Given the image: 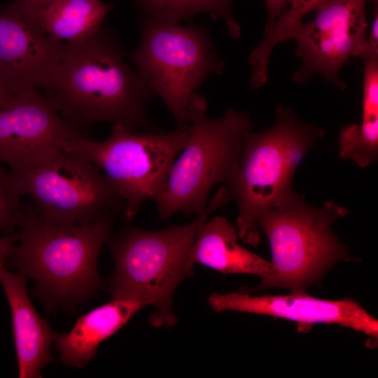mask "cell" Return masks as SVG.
Wrapping results in <instances>:
<instances>
[{"label": "cell", "instance_id": "3", "mask_svg": "<svg viewBox=\"0 0 378 378\" xmlns=\"http://www.w3.org/2000/svg\"><path fill=\"white\" fill-rule=\"evenodd\" d=\"M230 201L223 186L206 209L191 223L150 231L124 227L107 240L115 261L108 290L115 300L151 305L154 327L172 326L177 322L172 308L175 289L194 274L190 253L201 225Z\"/></svg>", "mask_w": 378, "mask_h": 378}, {"label": "cell", "instance_id": "17", "mask_svg": "<svg viewBox=\"0 0 378 378\" xmlns=\"http://www.w3.org/2000/svg\"><path fill=\"white\" fill-rule=\"evenodd\" d=\"M112 9L101 0H52L34 20L52 40L76 43L96 33Z\"/></svg>", "mask_w": 378, "mask_h": 378}, {"label": "cell", "instance_id": "24", "mask_svg": "<svg viewBox=\"0 0 378 378\" xmlns=\"http://www.w3.org/2000/svg\"><path fill=\"white\" fill-rule=\"evenodd\" d=\"M18 239V232L0 234V267L6 265L7 258L10 254Z\"/></svg>", "mask_w": 378, "mask_h": 378}, {"label": "cell", "instance_id": "8", "mask_svg": "<svg viewBox=\"0 0 378 378\" xmlns=\"http://www.w3.org/2000/svg\"><path fill=\"white\" fill-rule=\"evenodd\" d=\"M187 130L138 133L113 125L106 140L76 137L63 150L83 155L104 172L125 203L122 216L132 220L143 203L155 200L186 144Z\"/></svg>", "mask_w": 378, "mask_h": 378}, {"label": "cell", "instance_id": "15", "mask_svg": "<svg viewBox=\"0 0 378 378\" xmlns=\"http://www.w3.org/2000/svg\"><path fill=\"white\" fill-rule=\"evenodd\" d=\"M235 228L224 216L200 227L190 250L192 264H202L223 274H253L266 279L276 274L272 262L241 246Z\"/></svg>", "mask_w": 378, "mask_h": 378}, {"label": "cell", "instance_id": "18", "mask_svg": "<svg viewBox=\"0 0 378 378\" xmlns=\"http://www.w3.org/2000/svg\"><path fill=\"white\" fill-rule=\"evenodd\" d=\"M340 157L366 167L378 155V71H363L362 120L344 127L340 135Z\"/></svg>", "mask_w": 378, "mask_h": 378}, {"label": "cell", "instance_id": "13", "mask_svg": "<svg viewBox=\"0 0 378 378\" xmlns=\"http://www.w3.org/2000/svg\"><path fill=\"white\" fill-rule=\"evenodd\" d=\"M64 43L50 38L35 20L0 6V82L13 95L43 89Z\"/></svg>", "mask_w": 378, "mask_h": 378}, {"label": "cell", "instance_id": "4", "mask_svg": "<svg viewBox=\"0 0 378 378\" xmlns=\"http://www.w3.org/2000/svg\"><path fill=\"white\" fill-rule=\"evenodd\" d=\"M206 110L205 99L195 92L186 108V144L155 200L160 221L177 213L200 214L211 189L228 186L236 175L244 136L253 127L249 113L230 107L211 119Z\"/></svg>", "mask_w": 378, "mask_h": 378}, {"label": "cell", "instance_id": "21", "mask_svg": "<svg viewBox=\"0 0 378 378\" xmlns=\"http://www.w3.org/2000/svg\"><path fill=\"white\" fill-rule=\"evenodd\" d=\"M20 196L13 189L8 172L0 164V234L13 232L22 219Z\"/></svg>", "mask_w": 378, "mask_h": 378}, {"label": "cell", "instance_id": "26", "mask_svg": "<svg viewBox=\"0 0 378 378\" xmlns=\"http://www.w3.org/2000/svg\"><path fill=\"white\" fill-rule=\"evenodd\" d=\"M14 96L0 82V105Z\"/></svg>", "mask_w": 378, "mask_h": 378}, {"label": "cell", "instance_id": "11", "mask_svg": "<svg viewBox=\"0 0 378 378\" xmlns=\"http://www.w3.org/2000/svg\"><path fill=\"white\" fill-rule=\"evenodd\" d=\"M76 137H88L67 122L48 99L31 89L0 105V162L9 172L32 169Z\"/></svg>", "mask_w": 378, "mask_h": 378}, {"label": "cell", "instance_id": "22", "mask_svg": "<svg viewBox=\"0 0 378 378\" xmlns=\"http://www.w3.org/2000/svg\"><path fill=\"white\" fill-rule=\"evenodd\" d=\"M52 0H14L8 4L16 12L34 20L37 13Z\"/></svg>", "mask_w": 378, "mask_h": 378}, {"label": "cell", "instance_id": "7", "mask_svg": "<svg viewBox=\"0 0 378 378\" xmlns=\"http://www.w3.org/2000/svg\"><path fill=\"white\" fill-rule=\"evenodd\" d=\"M141 39L131 59L146 85L160 96L177 129L187 130L186 108L191 95L225 63L206 28L144 17Z\"/></svg>", "mask_w": 378, "mask_h": 378}, {"label": "cell", "instance_id": "6", "mask_svg": "<svg viewBox=\"0 0 378 378\" xmlns=\"http://www.w3.org/2000/svg\"><path fill=\"white\" fill-rule=\"evenodd\" d=\"M349 211L332 201L321 208L308 204L300 195L266 211L259 228L268 239L276 274L260 280L248 293L284 288L304 293L320 285L324 275L338 262L357 260L331 230L332 223Z\"/></svg>", "mask_w": 378, "mask_h": 378}, {"label": "cell", "instance_id": "19", "mask_svg": "<svg viewBox=\"0 0 378 378\" xmlns=\"http://www.w3.org/2000/svg\"><path fill=\"white\" fill-rule=\"evenodd\" d=\"M143 17L158 20L180 23L191 20L202 13H207L213 19L224 20L232 38L240 35V27L232 18L233 0H134Z\"/></svg>", "mask_w": 378, "mask_h": 378}, {"label": "cell", "instance_id": "20", "mask_svg": "<svg viewBox=\"0 0 378 378\" xmlns=\"http://www.w3.org/2000/svg\"><path fill=\"white\" fill-rule=\"evenodd\" d=\"M326 1L291 0L289 8L272 25L265 27L262 41L248 56L250 62L258 68H266L275 46L290 39L303 18Z\"/></svg>", "mask_w": 378, "mask_h": 378}, {"label": "cell", "instance_id": "23", "mask_svg": "<svg viewBox=\"0 0 378 378\" xmlns=\"http://www.w3.org/2000/svg\"><path fill=\"white\" fill-rule=\"evenodd\" d=\"M268 20L265 27L272 25L288 8L291 0H265Z\"/></svg>", "mask_w": 378, "mask_h": 378}, {"label": "cell", "instance_id": "9", "mask_svg": "<svg viewBox=\"0 0 378 378\" xmlns=\"http://www.w3.org/2000/svg\"><path fill=\"white\" fill-rule=\"evenodd\" d=\"M8 174L15 192L29 196L39 215L52 223L87 224L125 209L107 178L76 152L62 150L32 169Z\"/></svg>", "mask_w": 378, "mask_h": 378}, {"label": "cell", "instance_id": "14", "mask_svg": "<svg viewBox=\"0 0 378 378\" xmlns=\"http://www.w3.org/2000/svg\"><path fill=\"white\" fill-rule=\"evenodd\" d=\"M0 283L11 312L18 377H41L44 366L55 359L50 353L55 333L30 301L24 274L0 267Z\"/></svg>", "mask_w": 378, "mask_h": 378}, {"label": "cell", "instance_id": "2", "mask_svg": "<svg viewBox=\"0 0 378 378\" xmlns=\"http://www.w3.org/2000/svg\"><path fill=\"white\" fill-rule=\"evenodd\" d=\"M22 219L6 265L36 281L35 293L53 309L92 297L101 285L97 260L110 237L114 215L83 225L45 220L32 203H21Z\"/></svg>", "mask_w": 378, "mask_h": 378}, {"label": "cell", "instance_id": "1", "mask_svg": "<svg viewBox=\"0 0 378 378\" xmlns=\"http://www.w3.org/2000/svg\"><path fill=\"white\" fill-rule=\"evenodd\" d=\"M115 33L106 27L88 38L65 43L43 94L60 115L80 129L97 122L159 132L148 118L155 94L124 61Z\"/></svg>", "mask_w": 378, "mask_h": 378}, {"label": "cell", "instance_id": "10", "mask_svg": "<svg viewBox=\"0 0 378 378\" xmlns=\"http://www.w3.org/2000/svg\"><path fill=\"white\" fill-rule=\"evenodd\" d=\"M368 1L377 0H327L315 10L312 20L300 24L291 37L302 59L293 80L303 83L319 74L326 81L345 88L338 78L342 66L351 57L363 59L368 55Z\"/></svg>", "mask_w": 378, "mask_h": 378}, {"label": "cell", "instance_id": "5", "mask_svg": "<svg viewBox=\"0 0 378 378\" xmlns=\"http://www.w3.org/2000/svg\"><path fill=\"white\" fill-rule=\"evenodd\" d=\"M276 123L270 130L246 134L236 175L228 186H223L238 206L239 238L254 246L260 239V217L296 195L292 188L295 172L307 151L325 133L281 105L276 108Z\"/></svg>", "mask_w": 378, "mask_h": 378}, {"label": "cell", "instance_id": "16", "mask_svg": "<svg viewBox=\"0 0 378 378\" xmlns=\"http://www.w3.org/2000/svg\"><path fill=\"white\" fill-rule=\"evenodd\" d=\"M144 307L135 301L113 299L81 315L70 331L54 335L61 361L71 367H84L94 356L99 345Z\"/></svg>", "mask_w": 378, "mask_h": 378}, {"label": "cell", "instance_id": "25", "mask_svg": "<svg viewBox=\"0 0 378 378\" xmlns=\"http://www.w3.org/2000/svg\"><path fill=\"white\" fill-rule=\"evenodd\" d=\"M378 55V13L377 8L372 23L369 36L368 37V57ZM364 59V58H363Z\"/></svg>", "mask_w": 378, "mask_h": 378}, {"label": "cell", "instance_id": "12", "mask_svg": "<svg viewBox=\"0 0 378 378\" xmlns=\"http://www.w3.org/2000/svg\"><path fill=\"white\" fill-rule=\"evenodd\" d=\"M208 303L216 312L236 311L290 320L297 322L302 330L315 323H335L374 339L378 336L377 319L351 298L330 300L306 292L252 296L241 288L239 292L212 293Z\"/></svg>", "mask_w": 378, "mask_h": 378}]
</instances>
